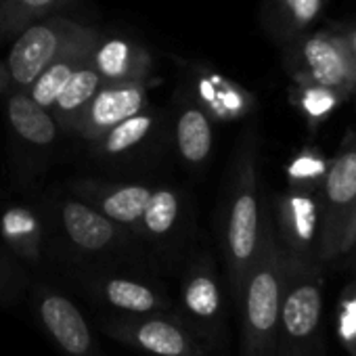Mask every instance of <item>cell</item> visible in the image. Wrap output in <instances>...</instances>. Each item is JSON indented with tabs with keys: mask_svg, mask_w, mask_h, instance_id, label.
Listing matches in <instances>:
<instances>
[{
	"mask_svg": "<svg viewBox=\"0 0 356 356\" xmlns=\"http://www.w3.org/2000/svg\"><path fill=\"white\" fill-rule=\"evenodd\" d=\"M88 30V26L57 13L47 15L22 30L13 38L5 61L9 72V90H28L38 74Z\"/></svg>",
	"mask_w": 356,
	"mask_h": 356,
	"instance_id": "9c48e42d",
	"label": "cell"
},
{
	"mask_svg": "<svg viewBox=\"0 0 356 356\" xmlns=\"http://www.w3.org/2000/svg\"><path fill=\"white\" fill-rule=\"evenodd\" d=\"M105 82L92 70L90 61L82 63L72 74V78L67 80V84L63 86V90L59 92V97L51 109V113L55 115V120L59 122V126L65 134H72V128H74L78 115L82 113V109L88 105V101L95 97V92Z\"/></svg>",
	"mask_w": 356,
	"mask_h": 356,
	"instance_id": "7402d4cb",
	"label": "cell"
},
{
	"mask_svg": "<svg viewBox=\"0 0 356 356\" xmlns=\"http://www.w3.org/2000/svg\"><path fill=\"white\" fill-rule=\"evenodd\" d=\"M337 335L350 356H356V279L343 289L337 304Z\"/></svg>",
	"mask_w": 356,
	"mask_h": 356,
	"instance_id": "4316f807",
	"label": "cell"
},
{
	"mask_svg": "<svg viewBox=\"0 0 356 356\" xmlns=\"http://www.w3.org/2000/svg\"><path fill=\"white\" fill-rule=\"evenodd\" d=\"M97 325L103 335L147 356H214L176 312L105 314Z\"/></svg>",
	"mask_w": 356,
	"mask_h": 356,
	"instance_id": "ba28073f",
	"label": "cell"
},
{
	"mask_svg": "<svg viewBox=\"0 0 356 356\" xmlns=\"http://www.w3.org/2000/svg\"><path fill=\"white\" fill-rule=\"evenodd\" d=\"M283 277L285 254L266 206L260 248L233 308L239 321V356H277Z\"/></svg>",
	"mask_w": 356,
	"mask_h": 356,
	"instance_id": "3957f363",
	"label": "cell"
},
{
	"mask_svg": "<svg viewBox=\"0 0 356 356\" xmlns=\"http://www.w3.org/2000/svg\"><path fill=\"white\" fill-rule=\"evenodd\" d=\"M36 206L47 227L49 260L61 266L67 277L97 268L161 277L134 233L109 220L67 189L44 195Z\"/></svg>",
	"mask_w": 356,
	"mask_h": 356,
	"instance_id": "6da1fadb",
	"label": "cell"
},
{
	"mask_svg": "<svg viewBox=\"0 0 356 356\" xmlns=\"http://www.w3.org/2000/svg\"><path fill=\"white\" fill-rule=\"evenodd\" d=\"M270 216L279 245L287 258L306 264H323L321 206L314 189L289 185L287 191L273 197Z\"/></svg>",
	"mask_w": 356,
	"mask_h": 356,
	"instance_id": "7c38bea8",
	"label": "cell"
},
{
	"mask_svg": "<svg viewBox=\"0 0 356 356\" xmlns=\"http://www.w3.org/2000/svg\"><path fill=\"white\" fill-rule=\"evenodd\" d=\"M136 237L153 258L161 277L178 275L197 248V220L191 195L174 185L153 187Z\"/></svg>",
	"mask_w": 356,
	"mask_h": 356,
	"instance_id": "5b68a950",
	"label": "cell"
},
{
	"mask_svg": "<svg viewBox=\"0 0 356 356\" xmlns=\"http://www.w3.org/2000/svg\"><path fill=\"white\" fill-rule=\"evenodd\" d=\"M0 245L28 268L51 264L47 227L36 204L13 202L0 208Z\"/></svg>",
	"mask_w": 356,
	"mask_h": 356,
	"instance_id": "ac0fdd59",
	"label": "cell"
},
{
	"mask_svg": "<svg viewBox=\"0 0 356 356\" xmlns=\"http://www.w3.org/2000/svg\"><path fill=\"white\" fill-rule=\"evenodd\" d=\"M341 101L346 99L331 88L310 82H293V103L310 124L323 122V118H327Z\"/></svg>",
	"mask_w": 356,
	"mask_h": 356,
	"instance_id": "d4e9b609",
	"label": "cell"
},
{
	"mask_svg": "<svg viewBox=\"0 0 356 356\" xmlns=\"http://www.w3.org/2000/svg\"><path fill=\"white\" fill-rule=\"evenodd\" d=\"M67 279L105 314L176 312L163 277L122 268H97L70 275Z\"/></svg>",
	"mask_w": 356,
	"mask_h": 356,
	"instance_id": "52a82bcc",
	"label": "cell"
},
{
	"mask_svg": "<svg viewBox=\"0 0 356 356\" xmlns=\"http://www.w3.org/2000/svg\"><path fill=\"white\" fill-rule=\"evenodd\" d=\"M231 308L225 275L218 270L214 254L208 248H195L178 270V293L174 298L176 314L210 352L218 354L229 346Z\"/></svg>",
	"mask_w": 356,
	"mask_h": 356,
	"instance_id": "277c9868",
	"label": "cell"
},
{
	"mask_svg": "<svg viewBox=\"0 0 356 356\" xmlns=\"http://www.w3.org/2000/svg\"><path fill=\"white\" fill-rule=\"evenodd\" d=\"M321 352H323L321 264H306L285 256L277 356H321Z\"/></svg>",
	"mask_w": 356,
	"mask_h": 356,
	"instance_id": "8992f818",
	"label": "cell"
},
{
	"mask_svg": "<svg viewBox=\"0 0 356 356\" xmlns=\"http://www.w3.org/2000/svg\"><path fill=\"white\" fill-rule=\"evenodd\" d=\"M99 30L90 28L82 38H78L76 42H72L51 65H47L38 78L30 84V88L26 90L38 105L47 107L49 111L53 109L59 92L63 90V86L67 84V80L72 78V74L88 61L90 51L99 38Z\"/></svg>",
	"mask_w": 356,
	"mask_h": 356,
	"instance_id": "44dd1931",
	"label": "cell"
},
{
	"mask_svg": "<svg viewBox=\"0 0 356 356\" xmlns=\"http://www.w3.org/2000/svg\"><path fill=\"white\" fill-rule=\"evenodd\" d=\"M7 95V120L15 140L32 151L53 147L63 132L55 115L26 90H9Z\"/></svg>",
	"mask_w": 356,
	"mask_h": 356,
	"instance_id": "ffe728a7",
	"label": "cell"
},
{
	"mask_svg": "<svg viewBox=\"0 0 356 356\" xmlns=\"http://www.w3.org/2000/svg\"><path fill=\"white\" fill-rule=\"evenodd\" d=\"M256 157V134L254 130H248L233 157L218 225L222 275L233 308L237 304L245 275L258 254L266 212V204L260 195Z\"/></svg>",
	"mask_w": 356,
	"mask_h": 356,
	"instance_id": "7a4b0ae2",
	"label": "cell"
},
{
	"mask_svg": "<svg viewBox=\"0 0 356 356\" xmlns=\"http://www.w3.org/2000/svg\"><path fill=\"white\" fill-rule=\"evenodd\" d=\"M32 277L24 262H19L7 248L0 245V306H11L30 289Z\"/></svg>",
	"mask_w": 356,
	"mask_h": 356,
	"instance_id": "484cf974",
	"label": "cell"
},
{
	"mask_svg": "<svg viewBox=\"0 0 356 356\" xmlns=\"http://www.w3.org/2000/svg\"><path fill=\"white\" fill-rule=\"evenodd\" d=\"M287 70L293 82L318 84L343 99L356 92V65L339 32L318 30L293 38L287 51Z\"/></svg>",
	"mask_w": 356,
	"mask_h": 356,
	"instance_id": "30bf717a",
	"label": "cell"
},
{
	"mask_svg": "<svg viewBox=\"0 0 356 356\" xmlns=\"http://www.w3.org/2000/svg\"><path fill=\"white\" fill-rule=\"evenodd\" d=\"M5 92H9V72H7L5 63L0 61V97Z\"/></svg>",
	"mask_w": 356,
	"mask_h": 356,
	"instance_id": "4dcf8cb0",
	"label": "cell"
},
{
	"mask_svg": "<svg viewBox=\"0 0 356 356\" xmlns=\"http://www.w3.org/2000/svg\"><path fill=\"white\" fill-rule=\"evenodd\" d=\"M34 321L63 356H105L80 308L49 283L30 285Z\"/></svg>",
	"mask_w": 356,
	"mask_h": 356,
	"instance_id": "4fadbf2b",
	"label": "cell"
},
{
	"mask_svg": "<svg viewBox=\"0 0 356 356\" xmlns=\"http://www.w3.org/2000/svg\"><path fill=\"white\" fill-rule=\"evenodd\" d=\"M323 5L325 0H270V26L275 34L293 40L316 22Z\"/></svg>",
	"mask_w": 356,
	"mask_h": 356,
	"instance_id": "cb8c5ba5",
	"label": "cell"
},
{
	"mask_svg": "<svg viewBox=\"0 0 356 356\" xmlns=\"http://www.w3.org/2000/svg\"><path fill=\"white\" fill-rule=\"evenodd\" d=\"M74 0H0V42L13 40L30 24L65 9Z\"/></svg>",
	"mask_w": 356,
	"mask_h": 356,
	"instance_id": "603a6c76",
	"label": "cell"
},
{
	"mask_svg": "<svg viewBox=\"0 0 356 356\" xmlns=\"http://www.w3.org/2000/svg\"><path fill=\"white\" fill-rule=\"evenodd\" d=\"M339 34H341V40H343V44H346V49H348L354 65H356V26L346 30V32H339Z\"/></svg>",
	"mask_w": 356,
	"mask_h": 356,
	"instance_id": "f546056e",
	"label": "cell"
},
{
	"mask_svg": "<svg viewBox=\"0 0 356 356\" xmlns=\"http://www.w3.org/2000/svg\"><path fill=\"white\" fill-rule=\"evenodd\" d=\"M321 206V262L341 254L343 233L356 202V134H350L327 163L318 185Z\"/></svg>",
	"mask_w": 356,
	"mask_h": 356,
	"instance_id": "8fae6325",
	"label": "cell"
},
{
	"mask_svg": "<svg viewBox=\"0 0 356 356\" xmlns=\"http://www.w3.org/2000/svg\"><path fill=\"white\" fill-rule=\"evenodd\" d=\"M65 189L134 235L153 193V185L107 178H76Z\"/></svg>",
	"mask_w": 356,
	"mask_h": 356,
	"instance_id": "2e32d148",
	"label": "cell"
},
{
	"mask_svg": "<svg viewBox=\"0 0 356 356\" xmlns=\"http://www.w3.org/2000/svg\"><path fill=\"white\" fill-rule=\"evenodd\" d=\"M149 105V82L103 84L78 115L72 134L90 143Z\"/></svg>",
	"mask_w": 356,
	"mask_h": 356,
	"instance_id": "e0dca14e",
	"label": "cell"
},
{
	"mask_svg": "<svg viewBox=\"0 0 356 356\" xmlns=\"http://www.w3.org/2000/svg\"><path fill=\"white\" fill-rule=\"evenodd\" d=\"M214 356H227L225 352H218V354H214Z\"/></svg>",
	"mask_w": 356,
	"mask_h": 356,
	"instance_id": "d6a6232c",
	"label": "cell"
},
{
	"mask_svg": "<svg viewBox=\"0 0 356 356\" xmlns=\"http://www.w3.org/2000/svg\"><path fill=\"white\" fill-rule=\"evenodd\" d=\"M348 256H350V258H352V266H354V268H356V245H354V248H352V250H350V254H348Z\"/></svg>",
	"mask_w": 356,
	"mask_h": 356,
	"instance_id": "1f68e13d",
	"label": "cell"
},
{
	"mask_svg": "<svg viewBox=\"0 0 356 356\" xmlns=\"http://www.w3.org/2000/svg\"><path fill=\"white\" fill-rule=\"evenodd\" d=\"M214 118L189 88L174 97L172 143L181 163L191 172H204L214 153Z\"/></svg>",
	"mask_w": 356,
	"mask_h": 356,
	"instance_id": "9a60e30c",
	"label": "cell"
},
{
	"mask_svg": "<svg viewBox=\"0 0 356 356\" xmlns=\"http://www.w3.org/2000/svg\"><path fill=\"white\" fill-rule=\"evenodd\" d=\"M327 163H323L314 153L312 155H300L289 165V185L293 187H306L318 191V185L325 176Z\"/></svg>",
	"mask_w": 356,
	"mask_h": 356,
	"instance_id": "83f0119b",
	"label": "cell"
},
{
	"mask_svg": "<svg viewBox=\"0 0 356 356\" xmlns=\"http://www.w3.org/2000/svg\"><path fill=\"white\" fill-rule=\"evenodd\" d=\"M163 115L151 103L90 140V155L105 163H136L157 151L163 138Z\"/></svg>",
	"mask_w": 356,
	"mask_h": 356,
	"instance_id": "5bb4252c",
	"label": "cell"
},
{
	"mask_svg": "<svg viewBox=\"0 0 356 356\" xmlns=\"http://www.w3.org/2000/svg\"><path fill=\"white\" fill-rule=\"evenodd\" d=\"M354 245H356V202H354V208H352V214H350V220H348V227H346V233H343L339 258L341 256H348Z\"/></svg>",
	"mask_w": 356,
	"mask_h": 356,
	"instance_id": "f1b7e54d",
	"label": "cell"
},
{
	"mask_svg": "<svg viewBox=\"0 0 356 356\" xmlns=\"http://www.w3.org/2000/svg\"><path fill=\"white\" fill-rule=\"evenodd\" d=\"M88 61L105 84L149 82L153 74V55L134 38L120 34H99Z\"/></svg>",
	"mask_w": 356,
	"mask_h": 356,
	"instance_id": "d6986e66",
	"label": "cell"
}]
</instances>
